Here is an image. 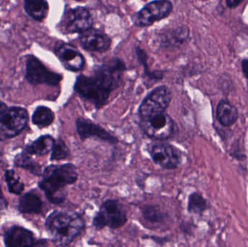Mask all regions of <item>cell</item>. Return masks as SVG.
<instances>
[{
	"instance_id": "cell-1",
	"label": "cell",
	"mask_w": 248,
	"mask_h": 247,
	"mask_svg": "<svg viewBox=\"0 0 248 247\" xmlns=\"http://www.w3.org/2000/svg\"><path fill=\"white\" fill-rule=\"evenodd\" d=\"M125 70L123 61L111 59L97 66L91 75H80L74 84V90L96 108H102L111 93L119 87Z\"/></svg>"
},
{
	"instance_id": "cell-2",
	"label": "cell",
	"mask_w": 248,
	"mask_h": 247,
	"mask_svg": "<svg viewBox=\"0 0 248 247\" xmlns=\"http://www.w3.org/2000/svg\"><path fill=\"white\" fill-rule=\"evenodd\" d=\"M77 180L78 172L74 164L52 165L45 168L39 187L51 203L60 204L66 198L65 187L75 184Z\"/></svg>"
},
{
	"instance_id": "cell-3",
	"label": "cell",
	"mask_w": 248,
	"mask_h": 247,
	"mask_svg": "<svg viewBox=\"0 0 248 247\" xmlns=\"http://www.w3.org/2000/svg\"><path fill=\"white\" fill-rule=\"evenodd\" d=\"M45 226L54 243L68 246L82 233L85 224L76 212L56 210L48 216Z\"/></svg>"
},
{
	"instance_id": "cell-4",
	"label": "cell",
	"mask_w": 248,
	"mask_h": 247,
	"mask_svg": "<svg viewBox=\"0 0 248 247\" xmlns=\"http://www.w3.org/2000/svg\"><path fill=\"white\" fill-rule=\"evenodd\" d=\"M29 116L23 107H8L0 102V141L18 135L27 125Z\"/></svg>"
},
{
	"instance_id": "cell-5",
	"label": "cell",
	"mask_w": 248,
	"mask_h": 247,
	"mask_svg": "<svg viewBox=\"0 0 248 247\" xmlns=\"http://www.w3.org/2000/svg\"><path fill=\"white\" fill-rule=\"evenodd\" d=\"M128 220L127 213L123 204L116 200H107L101 204L93 220L96 230L106 227L110 229L122 228Z\"/></svg>"
},
{
	"instance_id": "cell-6",
	"label": "cell",
	"mask_w": 248,
	"mask_h": 247,
	"mask_svg": "<svg viewBox=\"0 0 248 247\" xmlns=\"http://www.w3.org/2000/svg\"><path fill=\"white\" fill-rule=\"evenodd\" d=\"M171 99V92L166 86L156 87L146 96L139 107L137 113L140 120L165 113L170 105Z\"/></svg>"
},
{
	"instance_id": "cell-7",
	"label": "cell",
	"mask_w": 248,
	"mask_h": 247,
	"mask_svg": "<svg viewBox=\"0 0 248 247\" xmlns=\"http://www.w3.org/2000/svg\"><path fill=\"white\" fill-rule=\"evenodd\" d=\"M140 126L147 137L156 141L170 139L174 134L176 129L174 121L166 112L140 120Z\"/></svg>"
},
{
	"instance_id": "cell-8",
	"label": "cell",
	"mask_w": 248,
	"mask_h": 247,
	"mask_svg": "<svg viewBox=\"0 0 248 247\" xmlns=\"http://www.w3.org/2000/svg\"><path fill=\"white\" fill-rule=\"evenodd\" d=\"M93 19L90 12L82 7L69 9L64 13L60 30L66 34L81 33L93 27Z\"/></svg>"
},
{
	"instance_id": "cell-9",
	"label": "cell",
	"mask_w": 248,
	"mask_h": 247,
	"mask_svg": "<svg viewBox=\"0 0 248 247\" xmlns=\"http://www.w3.org/2000/svg\"><path fill=\"white\" fill-rule=\"evenodd\" d=\"M26 78L32 85L57 86L62 81V77L48 70L36 57L30 55L26 59Z\"/></svg>"
},
{
	"instance_id": "cell-10",
	"label": "cell",
	"mask_w": 248,
	"mask_h": 247,
	"mask_svg": "<svg viewBox=\"0 0 248 247\" xmlns=\"http://www.w3.org/2000/svg\"><path fill=\"white\" fill-rule=\"evenodd\" d=\"M148 152L154 163L164 169H176L182 162V152L169 144H153Z\"/></svg>"
},
{
	"instance_id": "cell-11",
	"label": "cell",
	"mask_w": 248,
	"mask_h": 247,
	"mask_svg": "<svg viewBox=\"0 0 248 247\" xmlns=\"http://www.w3.org/2000/svg\"><path fill=\"white\" fill-rule=\"evenodd\" d=\"M173 10V5L169 0H155L144 6L137 15V26L144 27L169 17Z\"/></svg>"
},
{
	"instance_id": "cell-12",
	"label": "cell",
	"mask_w": 248,
	"mask_h": 247,
	"mask_svg": "<svg viewBox=\"0 0 248 247\" xmlns=\"http://www.w3.org/2000/svg\"><path fill=\"white\" fill-rule=\"evenodd\" d=\"M76 129L78 136L82 140L94 138L111 145H115L119 142V139L116 136H113L104 128L88 119L83 117L77 118L76 120Z\"/></svg>"
},
{
	"instance_id": "cell-13",
	"label": "cell",
	"mask_w": 248,
	"mask_h": 247,
	"mask_svg": "<svg viewBox=\"0 0 248 247\" xmlns=\"http://www.w3.org/2000/svg\"><path fill=\"white\" fill-rule=\"evenodd\" d=\"M57 57L68 71H81L84 68L85 59L81 52L71 44L59 42L55 47Z\"/></svg>"
},
{
	"instance_id": "cell-14",
	"label": "cell",
	"mask_w": 248,
	"mask_h": 247,
	"mask_svg": "<svg viewBox=\"0 0 248 247\" xmlns=\"http://www.w3.org/2000/svg\"><path fill=\"white\" fill-rule=\"evenodd\" d=\"M80 44L84 49L92 52H106L111 46V39L106 33L97 29H89L81 33Z\"/></svg>"
},
{
	"instance_id": "cell-15",
	"label": "cell",
	"mask_w": 248,
	"mask_h": 247,
	"mask_svg": "<svg viewBox=\"0 0 248 247\" xmlns=\"http://www.w3.org/2000/svg\"><path fill=\"white\" fill-rule=\"evenodd\" d=\"M4 244L10 247H32L36 245L33 233L19 226L10 228L4 233Z\"/></svg>"
},
{
	"instance_id": "cell-16",
	"label": "cell",
	"mask_w": 248,
	"mask_h": 247,
	"mask_svg": "<svg viewBox=\"0 0 248 247\" xmlns=\"http://www.w3.org/2000/svg\"><path fill=\"white\" fill-rule=\"evenodd\" d=\"M238 110L230 101L222 100L219 102L217 108V117L223 126H231L238 119Z\"/></svg>"
},
{
	"instance_id": "cell-17",
	"label": "cell",
	"mask_w": 248,
	"mask_h": 247,
	"mask_svg": "<svg viewBox=\"0 0 248 247\" xmlns=\"http://www.w3.org/2000/svg\"><path fill=\"white\" fill-rule=\"evenodd\" d=\"M43 203L40 197L33 191L22 196L18 203V210L25 214H39L42 213Z\"/></svg>"
},
{
	"instance_id": "cell-18",
	"label": "cell",
	"mask_w": 248,
	"mask_h": 247,
	"mask_svg": "<svg viewBox=\"0 0 248 247\" xmlns=\"http://www.w3.org/2000/svg\"><path fill=\"white\" fill-rule=\"evenodd\" d=\"M23 7L31 17L38 21L46 18L49 12V5L46 0H24Z\"/></svg>"
},
{
	"instance_id": "cell-19",
	"label": "cell",
	"mask_w": 248,
	"mask_h": 247,
	"mask_svg": "<svg viewBox=\"0 0 248 247\" xmlns=\"http://www.w3.org/2000/svg\"><path fill=\"white\" fill-rule=\"evenodd\" d=\"M55 140L50 135H45L26 146V151L29 155H44L50 152L53 149Z\"/></svg>"
},
{
	"instance_id": "cell-20",
	"label": "cell",
	"mask_w": 248,
	"mask_h": 247,
	"mask_svg": "<svg viewBox=\"0 0 248 247\" xmlns=\"http://www.w3.org/2000/svg\"><path fill=\"white\" fill-rule=\"evenodd\" d=\"M189 29L185 26H181L168 32L166 35H163L162 36V44L167 46L170 44L179 46L186 42L189 37Z\"/></svg>"
},
{
	"instance_id": "cell-21",
	"label": "cell",
	"mask_w": 248,
	"mask_h": 247,
	"mask_svg": "<svg viewBox=\"0 0 248 247\" xmlns=\"http://www.w3.org/2000/svg\"><path fill=\"white\" fill-rule=\"evenodd\" d=\"M141 216L149 224L158 225L165 222L166 214L158 206L145 205L141 207Z\"/></svg>"
},
{
	"instance_id": "cell-22",
	"label": "cell",
	"mask_w": 248,
	"mask_h": 247,
	"mask_svg": "<svg viewBox=\"0 0 248 247\" xmlns=\"http://www.w3.org/2000/svg\"><path fill=\"white\" fill-rule=\"evenodd\" d=\"M55 114L49 107L39 106L35 110L32 116L33 124L41 128L47 127L53 123Z\"/></svg>"
},
{
	"instance_id": "cell-23",
	"label": "cell",
	"mask_w": 248,
	"mask_h": 247,
	"mask_svg": "<svg viewBox=\"0 0 248 247\" xmlns=\"http://www.w3.org/2000/svg\"><path fill=\"white\" fill-rule=\"evenodd\" d=\"M208 208L206 200L200 193L193 192L188 198L187 210L192 214L202 215Z\"/></svg>"
},
{
	"instance_id": "cell-24",
	"label": "cell",
	"mask_w": 248,
	"mask_h": 247,
	"mask_svg": "<svg viewBox=\"0 0 248 247\" xmlns=\"http://www.w3.org/2000/svg\"><path fill=\"white\" fill-rule=\"evenodd\" d=\"M5 181L8 187L9 191L12 194H21L24 190V185L23 183L20 181L19 177L15 174L13 170H8L6 171L5 174Z\"/></svg>"
},
{
	"instance_id": "cell-25",
	"label": "cell",
	"mask_w": 248,
	"mask_h": 247,
	"mask_svg": "<svg viewBox=\"0 0 248 247\" xmlns=\"http://www.w3.org/2000/svg\"><path fill=\"white\" fill-rule=\"evenodd\" d=\"M15 163L17 166L25 168L35 175H39L41 174V166L35 163L33 160L26 154H20L16 157Z\"/></svg>"
},
{
	"instance_id": "cell-26",
	"label": "cell",
	"mask_w": 248,
	"mask_h": 247,
	"mask_svg": "<svg viewBox=\"0 0 248 247\" xmlns=\"http://www.w3.org/2000/svg\"><path fill=\"white\" fill-rule=\"evenodd\" d=\"M69 155L70 149L65 142L61 139H58L57 142L55 141L50 157L51 160H62L68 158Z\"/></svg>"
},
{
	"instance_id": "cell-27",
	"label": "cell",
	"mask_w": 248,
	"mask_h": 247,
	"mask_svg": "<svg viewBox=\"0 0 248 247\" xmlns=\"http://www.w3.org/2000/svg\"><path fill=\"white\" fill-rule=\"evenodd\" d=\"M244 0H226L227 7L230 8H234V7H238Z\"/></svg>"
},
{
	"instance_id": "cell-28",
	"label": "cell",
	"mask_w": 248,
	"mask_h": 247,
	"mask_svg": "<svg viewBox=\"0 0 248 247\" xmlns=\"http://www.w3.org/2000/svg\"><path fill=\"white\" fill-rule=\"evenodd\" d=\"M7 201H6L5 198H4L2 193H1V189H0V212L5 210L7 208Z\"/></svg>"
},
{
	"instance_id": "cell-29",
	"label": "cell",
	"mask_w": 248,
	"mask_h": 247,
	"mask_svg": "<svg viewBox=\"0 0 248 247\" xmlns=\"http://www.w3.org/2000/svg\"><path fill=\"white\" fill-rule=\"evenodd\" d=\"M242 68H243V73L246 75L248 80V59H244L242 62Z\"/></svg>"
},
{
	"instance_id": "cell-30",
	"label": "cell",
	"mask_w": 248,
	"mask_h": 247,
	"mask_svg": "<svg viewBox=\"0 0 248 247\" xmlns=\"http://www.w3.org/2000/svg\"><path fill=\"white\" fill-rule=\"evenodd\" d=\"M77 1H82V0H77Z\"/></svg>"
}]
</instances>
